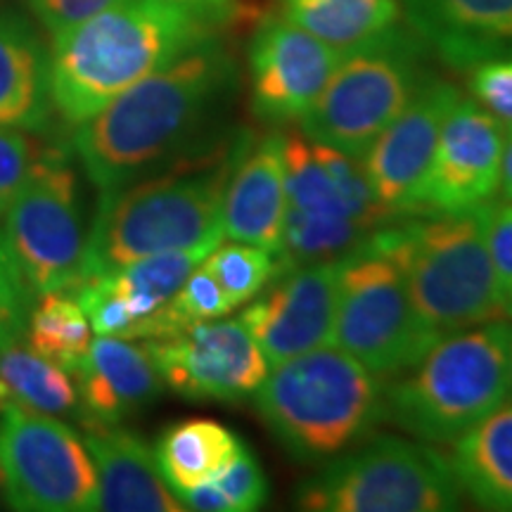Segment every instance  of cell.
Here are the masks:
<instances>
[{
	"label": "cell",
	"mask_w": 512,
	"mask_h": 512,
	"mask_svg": "<svg viewBox=\"0 0 512 512\" xmlns=\"http://www.w3.org/2000/svg\"><path fill=\"white\" fill-rule=\"evenodd\" d=\"M98 472L100 510L107 512H183L185 505L169 489L157 456L138 434L119 425L86 422L83 432Z\"/></svg>",
	"instance_id": "obj_21"
},
{
	"label": "cell",
	"mask_w": 512,
	"mask_h": 512,
	"mask_svg": "<svg viewBox=\"0 0 512 512\" xmlns=\"http://www.w3.org/2000/svg\"><path fill=\"white\" fill-rule=\"evenodd\" d=\"M396 221L375 228L339 268L332 344L375 375H399L437 342L415 311Z\"/></svg>",
	"instance_id": "obj_7"
},
{
	"label": "cell",
	"mask_w": 512,
	"mask_h": 512,
	"mask_svg": "<svg viewBox=\"0 0 512 512\" xmlns=\"http://www.w3.org/2000/svg\"><path fill=\"white\" fill-rule=\"evenodd\" d=\"M486 242H489L491 264H494L498 292L505 306L512 294V202L489 204Z\"/></svg>",
	"instance_id": "obj_35"
},
{
	"label": "cell",
	"mask_w": 512,
	"mask_h": 512,
	"mask_svg": "<svg viewBox=\"0 0 512 512\" xmlns=\"http://www.w3.org/2000/svg\"><path fill=\"white\" fill-rule=\"evenodd\" d=\"M252 396L273 437L306 463L347 451L384 418L380 375L328 344L273 366Z\"/></svg>",
	"instance_id": "obj_4"
},
{
	"label": "cell",
	"mask_w": 512,
	"mask_h": 512,
	"mask_svg": "<svg viewBox=\"0 0 512 512\" xmlns=\"http://www.w3.org/2000/svg\"><path fill=\"white\" fill-rule=\"evenodd\" d=\"M503 316H508L512 320V294H510L508 302H505V306H503Z\"/></svg>",
	"instance_id": "obj_40"
},
{
	"label": "cell",
	"mask_w": 512,
	"mask_h": 512,
	"mask_svg": "<svg viewBox=\"0 0 512 512\" xmlns=\"http://www.w3.org/2000/svg\"><path fill=\"white\" fill-rule=\"evenodd\" d=\"M503 197L512 202V133L505 138V150H503V164H501V188Z\"/></svg>",
	"instance_id": "obj_38"
},
{
	"label": "cell",
	"mask_w": 512,
	"mask_h": 512,
	"mask_svg": "<svg viewBox=\"0 0 512 512\" xmlns=\"http://www.w3.org/2000/svg\"><path fill=\"white\" fill-rule=\"evenodd\" d=\"M233 309L235 306L230 304L226 292L221 290V285L216 283V278L202 261L190 273L181 290L174 294V299L152 320V335L147 339L171 337L176 332L188 330L190 325L204 323V320L226 318Z\"/></svg>",
	"instance_id": "obj_30"
},
{
	"label": "cell",
	"mask_w": 512,
	"mask_h": 512,
	"mask_svg": "<svg viewBox=\"0 0 512 512\" xmlns=\"http://www.w3.org/2000/svg\"><path fill=\"white\" fill-rule=\"evenodd\" d=\"M283 136L268 133L259 143H252L247 133L240 136L223 190V238L278 254L287 211Z\"/></svg>",
	"instance_id": "obj_18"
},
{
	"label": "cell",
	"mask_w": 512,
	"mask_h": 512,
	"mask_svg": "<svg viewBox=\"0 0 512 512\" xmlns=\"http://www.w3.org/2000/svg\"><path fill=\"white\" fill-rule=\"evenodd\" d=\"M0 223V238L12 264L38 297L72 292L79 285L86 235L79 183L67 152L41 147Z\"/></svg>",
	"instance_id": "obj_10"
},
{
	"label": "cell",
	"mask_w": 512,
	"mask_h": 512,
	"mask_svg": "<svg viewBox=\"0 0 512 512\" xmlns=\"http://www.w3.org/2000/svg\"><path fill=\"white\" fill-rule=\"evenodd\" d=\"M238 140L209 152L197 166L166 169L159 176L150 174L117 190L100 192L83 247L79 285L143 256L221 242L223 190Z\"/></svg>",
	"instance_id": "obj_3"
},
{
	"label": "cell",
	"mask_w": 512,
	"mask_h": 512,
	"mask_svg": "<svg viewBox=\"0 0 512 512\" xmlns=\"http://www.w3.org/2000/svg\"><path fill=\"white\" fill-rule=\"evenodd\" d=\"M216 283L226 292L230 304L240 306L259 294L280 273L278 254L247 242L219 245L204 259Z\"/></svg>",
	"instance_id": "obj_29"
},
{
	"label": "cell",
	"mask_w": 512,
	"mask_h": 512,
	"mask_svg": "<svg viewBox=\"0 0 512 512\" xmlns=\"http://www.w3.org/2000/svg\"><path fill=\"white\" fill-rule=\"evenodd\" d=\"M242 439L221 422L209 418L171 425L157 441V465L166 484L176 491L209 482L233 458Z\"/></svg>",
	"instance_id": "obj_26"
},
{
	"label": "cell",
	"mask_w": 512,
	"mask_h": 512,
	"mask_svg": "<svg viewBox=\"0 0 512 512\" xmlns=\"http://www.w3.org/2000/svg\"><path fill=\"white\" fill-rule=\"evenodd\" d=\"M283 15L328 46L354 50L399 27V0H280Z\"/></svg>",
	"instance_id": "obj_25"
},
{
	"label": "cell",
	"mask_w": 512,
	"mask_h": 512,
	"mask_svg": "<svg viewBox=\"0 0 512 512\" xmlns=\"http://www.w3.org/2000/svg\"><path fill=\"white\" fill-rule=\"evenodd\" d=\"M460 91L437 76H425L403 112L377 136L363 166L382 209L392 219L413 216L415 197L430 169L441 126Z\"/></svg>",
	"instance_id": "obj_16"
},
{
	"label": "cell",
	"mask_w": 512,
	"mask_h": 512,
	"mask_svg": "<svg viewBox=\"0 0 512 512\" xmlns=\"http://www.w3.org/2000/svg\"><path fill=\"white\" fill-rule=\"evenodd\" d=\"M415 36L453 69L512 55V0H403Z\"/></svg>",
	"instance_id": "obj_19"
},
{
	"label": "cell",
	"mask_w": 512,
	"mask_h": 512,
	"mask_svg": "<svg viewBox=\"0 0 512 512\" xmlns=\"http://www.w3.org/2000/svg\"><path fill=\"white\" fill-rule=\"evenodd\" d=\"M418 36L399 27L347 50L328 86L299 119L306 138L356 159L366 157L377 136L403 112L425 81Z\"/></svg>",
	"instance_id": "obj_8"
},
{
	"label": "cell",
	"mask_w": 512,
	"mask_h": 512,
	"mask_svg": "<svg viewBox=\"0 0 512 512\" xmlns=\"http://www.w3.org/2000/svg\"><path fill=\"white\" fill-rule=\"evenodd\" d=\"M463 489L451 458L425 441L380 437L302 482L297 508L311 512H446Z\"/></svg>",
	"instance_id": "obj_9"
},
{
	"label": "cell",
	"mask_w": 512,
	"mask_h": 512,
	"mask_svg": "<svg viewBox=\"0 0 512 512\" xmlns=\"http://www.w3.org/2000/svg\"><path fill=\"white\" fill-rule=\"evenodd\" d=\"M0 482L15 510H100L91 453L72 427L50 413L17 406L0 411Z\"/></svg>",
	"instance_id": "obj_11"
},
{
	"label": "cell",
	"mask_w": 512,
	"mask_h": 512,
	"mask_svg": "<svg viewBox=\"0 0 512 512\" xmlns=\"http://www.w3.org/2000/svg\"><path fill=\"white\" fill-rule=\"evenodd\" d=\"M145 349L164 384L190 401H245L271 370L240 318L204 320L171 337L147 339Z\"/></svg>",
	"instance_id": "obj_12"
},
{
	"label": "cell",
	"mask_w": 512,
	"mask_h": 512,
	"mask_svg": "<svg viewBox=\"0 0 512 512\" xmlns=\"http://www.w3.org/2000/svg\"><path fill=\"white\" fill-rule=\"evenodd\" d=\"M166 3L178 5V8L195 12L209 22H221L223 17L230 15V10L235 8V0H166Z\"/></svg>",
	"instance_id": "obj_37"
},
{
	"label": "cell",
	"mask_w": 512,
	"mask_h": 512,
	"mask_svg": "<svg viewBox=\"0 0 512 512\" xmlns=\"http://www.w3.org/2000/svg\"><path fill=\"white\" fill-rule=\"evenodd\" d=\"M0 486H3V482H0Z\"/></svg>",
	"instance_id": "obj_41"
},
{
	"label": "cell",
	"mask_w": 512,
	"mask_h": 512,
	"mask_svg": "<svg viewBox=\"0 0 512 512\" xmlns=\"http://www.w3.org/2000/svg\"><path fill=\"white\" fill-rule=\"evenodd\" d=\"M38 155H41V145L27 131L0 126V216L27 178Z\"/></svg>",
	"instance_id": "obj_34"
},
{
	"label": "cell",
	"mask_w": 512,
	"mask_h": 512,
	"mask_svg": "<svg viewBox=\"0 0 512 512\" xmlns=\"http://www.w3.org/2000/svg\"><path fill=\"white\" fill-rule=\"evenodd\" d=\"M342 50L328 46L285 15L259 24L249 43V100L266 124H292L328 86Z\"/></svg>",
	"instance_id": "obj_14"
},
{
	"label": "cell",
	"mask_w": 512,
	"mask_h": 512,
	"mask_svg": "<svg viewBox=\"0 0 512 512\" xmlns=\"http://www.w3.org/2000/svg\"><path fill=\"white\" fill-rule=\"evenodd\" d=\"M53 110L48 53L24 19L0 12V126L38 131Z\"/></svg>",
	"instance_id": "obj_22"
},
{
	"label": "cell",
	"mask_w": 512,
	"mask_h": 512,
	"mask_svg": "<svg viewBox=\"0 0 512 512\" xmlns=\"http://www.w3.org/2000/svg\"><path fill=\"white\" fill-rule=\"evenodd\" d=\"M489 204L425 214L422 219L406 216L399 223L408 292L434 337L503 316V299L486 242Z\"/></svg>",
	"instance_id": "obj_6"
},
{
	"label": "cell",
	"mask_w": 512,
	"mask_h": 512,
	"mask_svg": "<svg viewBox=\"0 0 512 512\" xmlns=\"http://www.w3.org/2000/svg\"><path fill=\"white\" fill-rule=\"evenodd\" d=\"M235 79L233 57L216 36L145 76L76 128L74 147L88 178L105 192L155 174L200 140Z\"/></svg>",
	"instance_id": "obj_1"
},
{
	"label": "cell",
	"mask_w": 512,
	"mask_h": 512,
	"mask_svg": "<svg viewBox=\"0 0 512 512\" xmlns=\"http://www.w3.org/2000/svg\"><path fill=\"white\" fill-rule=\"evenodd\" d=\"M451 465L460 489L489 510H512V401L453 441Z\"/></svg>",
	"instance_id": "obj_23"
},
{
	"label": "cell",
	"mask_w": 512,
	"mask_h": 512,
	"mask_svg": "<svg viewBox=\"0 0 512 512\" xmlns=\"http://www.w3.org/2000/svg\"><path fill=\"white\" fill-rule=\"evenodd\" d=\"M209 36L214 22L166 0H119L53 36V107L79 126Z\"/></svg>",
	"instance_id": "obj_2"
},
{
	"label": "cell",
	"mask_w": 512,
	"mask_h": 512,
	"mask_svg": "<svg viewBox=\"0 0 512 512\" xmlns=\"http://www.w3.org/2000/svg\"><path fill=\"white\" fill-rule=\"evenodd\" d=\"M505 131L472 98L448 110L437 147L415 197L413 216L482 207L501 188Z\"/></svg>",
	"instance_id": "obj_13"
},
{
	"label": "cell",
	"mask_w": 512,
	"mask_h": 512,
	"mask_svg": "<svg viewBox=\"0 0 512 512\" xmlns=\"http://www.w3.org/2000/svg\"><path fill=\"white\" fill-rule=\"evenodd\" d=\"M91 323L74 294L48 292L41 294L29 318V347L55 366L74 373L81 358L91 347Z\"/></svg>",
	"instance_id": "obj_28"
},
{
	"label": "cell",
	"mask_w": 512,
	"mask_h": 512,
	"mask_svg": "<svg viewBox=\"0 0 512 512\" xmlns=\"http://www.w3.org/2000/svg\"><path fill=\"white\" fill-rule=\"evenodd\" d=\"M221 242L209 245L171 249L131 261L119 271L100 275L102 285L117 294L133 318V339L152 335V320L181 290L190 273L202 264Z\"/></svg>",
	"instance_id": "obj_24"
},
{
	"label": "cell",
	"mask_w": 512,
	"mask_h": 512,
	"mask_svg": "<svg viewBox=\"0 0 512 512\" xmlns=\"http://www.w3.org/2000/svg\"><path fill=\"white\" fill-rule=\"evenodd\" d=\"M342 259L313 261L278 273L271 290L240 313L268 366L332 342Z\"/></svg>",
	"instance_id": "obj_15"
},
{
	"label": "cell",
	"mask_w": 512,
	"mask_h": 512,
	"mask_svg": "<svg viewBox=\"0 0 512 512\" xmlns=\"http://www.w3.org/2000/svg\"><path fill=\"white\" fill-rule=\"evenodd\" d=\"M508 394L512 396V342H510V351H508Z\"/></svg>",
	"instance_id": "obj_39"
},
{
	"label": "cell",
	"mask_w": 512,
	"mask_h": 512,
	"mask_svg": "<svg viewBox=\"0 0 512 512\" xmlns=\"http://www.w3.org/2000/svg\"><path fill=\"white\" fill-rule=\"evenodd\" d=\"M114 3H119V0H29L31 10L36 12L43 27L53 36L69 27H76L83 19L98 15Z\"/></svg>",
	"instance_id": "obj_36"
},
{
	"label": "cell",
	"mask_w": 512,
	"mask_h": 512,
	"mask_svg": "<svg viewBox=\"0 0 512 512\" xmlns=\"http://www.w3.org/2000/svg\"><path fill=\"white\" fill-rule=\"evenodd\" d=\"M223 491L233 512H252L268 501V477L259 460L245 444H240L233 458L209 479Z\"/></svg>",
	"instance_id": "obj_31"
},
{
	"label": "cell",
	"mask_w": 512,
	"mask_h": 512,
	"mask_svg": "<svg viewBox=\"0 0 512 512\" xmlns=\"http://www.w3.org/2000/svg\"><path fill=\"white\" fill-rule=\"evenodd\" d=\"M512 323L441 335L384 389V418L425 444H453L508 399Z\"/></svg>",
	"instance_id": "obj_5"
},
{
	"label": "cell",
	"mask_w": 512,
	"mask_h": 512,
	"mask_svg": "<svg viewBox=\"0 0 512 512\" xmlns=\"http://www.w3.org/2000/svg\"><path fill=\"white\" fill-rule=\"evenodd\" d=\"M287 209L351 219L375 230L396 221L377 202L363 159L320 145L304 133L283 136Z\"/></svg>",
	"instance_id": "obj_17"
},
{
	"label": "cell",
	"mask_w": 512,
	"mask_h": 512,
	"mask_svg": "<svg viewBox=\"0 0 512 512\" xmlns=\"http://www.w3.org/2000/svg\"><path fill=\"white\" fill-rule=\"evenodd\" d=\"M38 294L31 290L0 238V349L22 342Z\"/></svg>",
	"instance_id": "obj_32"
},
{
	"label": "cell",
	"mask_w": 512,
	"mask_h": 512,
	"mask_svg": "<svg viewBox=\"0 0 512 512\" xmlns=\"http://www.w3.org/2000/svg\"><path fill=\"white\" fill-rule=\"evenodd\" d=\"M10 406L57 418L81 413L79 389L67 370L22 347V342L0 349V411Z\"/></svg>",
	"instance_id": "obj_27"
},
{
	"label": "cell",
	"mask_w": 512,
	"mask_h": 512,
	"mask_svg": "<svg viewBox=\"0 0 512 512\" xmlns=\"http://www.w3.org/2000/svg\"><path fill=\"white\" fill-rule=\"evenodd\" d=\"M79 389L83 425H119L162 394L164 380L145 344L131 339H93L86 356L72 373Z\"/></svg>",
	"instance_id": "obj_20"
},
{
	"label": "cell",
	"mask_w": 512,
	"mask_h": 512,
	"mask_svg": "<svg viewBox=\"0 0 512 512\" xmlns=\"http://www.w3.org/2000/svg\"><path fill=\"white\" fill-rule=\"evenodd\" d=\"M467 88L472 100L503 126L505 136L512 133V55L484 60L467 69Z\"/></svg>",
	"instance_id": "obj_33"
}]
</instances>
